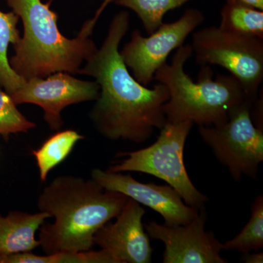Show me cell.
Here are the masks:
<instances>
[{
	"label": "cell",
	"instance_id": "obj_2",
	"mask_svg": "<svg viewBox=\"0 0 263 263\" xmlns=\"http://www.w3.org/2000/svg\"><path fill=\"white\" fill-rule=\"evenodd\" d=\"M129 200L92 179L57 176L38 197L40 212L54 218L53 223L44 222L40 228V247L46 254L90 250L95 233L116 219Z\"/></svg>",
	"mask_w": 263,
	"mask_h": 263
},
{
	"label": "cell",
	"instance_id": "obj_19",
	"mask_svg": "<svg viewBox=\"0 0 263 263\" xmlns=\"http://www.w3.org/2000/svg\"><path fill=\"white\" fill-rule=\"evenodd\" d=\"M16 106L10 95L0 89V136L3 138H8L11 134L27 133L36 127Z\"/></svg>",
	"mask_w": 263,
	"mask_h": 263
},
{
	"label": "cell",
	"instance_id": "obj_17",
	"mask_svg": "<svg viewBox=\"0 0 263 263\" xmlns=\"http://www.w3.org/2000/svg\"><path fill=\"white\" fill-rule=\"evenodd\" d=\"M263 247V197H256L251 207V217L233 239L221 243L222 250H236L241 253L258 251Z\"/></svg>",
	"mask_w": 263,
	"mask_h": 263
},
{
	"label": "cell",
	"instance_id": "obj_22",
	"mask_svg": "<svg viewBox=\"0 0 263 263\" xmlns=\"http://www.w3.org/2000/svg\"><path fill=\"white\" fill-rule=\"evenodd\" d=\"M229 1L237 2V3L249 5L257 9L263 10V0H229Z\"/></svg>",
	"mask_w": 263,
	"mask_h": 263
},
{
	"label": "cell",
	"instance_id": "obj_21",
	"mask_svg": "<svg viewBox=\"0 0 263 263\" xmlns=\"http://www.w3.org/2000/svg\"><path fill=\"white\" fill-rule=\"evenodd\" d=\"M240 260L247 263H262L263 253L262 252L253 254H250V252L245 253L242 256Z\"/></svg>",
	"mask_w": 263,
	"mask_h": 263
},
{
	"label": "cell",
	"instance_id": "obj_9",
	"mask_svg": "<svg viewBox=\"0 0 263 263\" xmlns=\"http://www.w3.org/2000/svg\"><path fill=\"white\" fill-rule=\"evenodd\" d=\"M99 94L96 81H82L67 72H57L46 78L25 80L10 98L17 105L29 103L41 107L48 127L59 131L63 126L64 109L73 104L95 101Z\"/></svg>",
	"mask_w": 263,
	"mask_h": 263
},
{
	"label": "cell",
	"instance_id": "obj_11",
	"mask_svg": "<svg viewBox=\"0 0 263 263\" xmlns=\"http://www.w3.org/2000/svg\"><path fill=\"white\" fill-rule=\"evenodd\" d=\"M91 179L104 189L120 193L138 203L150 208L163 218L168 226L188 224L196 217L199 211L189 206L180 194L170 185L142 183L131 175L95 168Z\"/></svg>",
	"mask_w": 263,
	"mask_h": 263
},
{
	"label": "cell",
	"instance_id": "obj_5",
	"mask_svg": "<svg viewBox=\"0 0 263 263\" xmlns=\"http://www.w3.org/2000/svg\"><path fill=\"white\" fill-rule=\"evenodd\" d=\"M193 124L191 122L166 123L153 144L134 152L119 153V157L125 159L107 170L114 173L152 175L176 190L189 206L197 210L203 209L209 197L192 182L183 160L185 143Z\"/></svg>",
	"mask_w": 263,
	"mask_h": 263
},
{
	"label": "cell",
	"instance_id": "obj_8",
	"mask_svg": "<svg viewBox=\"0 0 263 263\" xmlns=\"http://www.w3.org/2000/svg\"><path fill=\"white\" fill-rule=\"evenodd\" d=\"M201 10L190 8L172 23H164L157 30L143 37L135 30L120 52L123 61L140 84L148 86L157 70L166 63L170 53L177 49L188 36L203 23Z\"/></svg>",
	"mask_w": 263,
	"mask_h": 263
},
{
	"label": "cell",
	"instance_id": "obj_7",
	"mask_svg": "<svg viewBox=\"0 0 263 263\" xmlns=\"http://www.w3.org/2000/svg\"><path fill=\"white\" fill-rule=\"evenodd\" d=\"M252 106L247 102L235 108L226 122L199 127L202 141L235 181L243 176L257 179L263 162V129L252 122Z\"/></svg>",
	"mask_w": 263,
	"mask_h": 263
},
{
	"label": "cell",
	"instance_id": "obj_20",
	"mask_svg": "<svg viewBox=\"0 0 263 263\" xmlns=\"http://www.w3.org/2000/svg\"><path fill=\"white\" fill-rule=\"evenodd\" d=\"M51 263H117L104 249L80 252H61L50 254Z\"/></svg>",
	"mask_w": 263,
	"mask_h": 263
},
{
	"label": "cell",
	"instance_id": "obj_12",
	"mask_svg": "<svg viewBox=\"0 0 263 263\" xmlns=\"http://www.w3.org/2000/svg\"><path fill=\"white\" fill-rule=\"evenodd\" d=\"M145 213L141 204L129 198L116 221L95 233V245L107 251L117 263H150L153 249L142 221Z\"/></svg>",
	"mask_w": 263,
	"mask_h": 263
},
{
	"label": "cell",
	"instance_id": "obj_13",
	"mask_svg": "<svg viewBox=\"0 0 263 263\" xmlns=\"http://www.w3.org/2000/svg\"><path fill=\"white\" fill-rule=\"evenodd\" d=\"M51 216L46 212H10L0 214V254L32 252L40 247L35 233Z\"/></svg>",
	"mask_w": 263,
	"mask_h": 263
},
{
	"label": "cell",
	"instance_id": "obj_15",
	"mask_svg": "<svg viewBox=\"0 0 263 263\" xmlns=\"http://www.w3.org/2000/svg\"><path fill=\"white\" fill-rule=\"evenodd\" d=\"M219 27L228 32L263 39V10L226 0L220 12Z\"/></svg>",
	"mask_w": 263,
	"mask_h": 263
},
{
	"label": "cell",
	"instance_id": "obj_18",
	"mask_svg": "<svg viewBox=\"0 0 263 263\" xmlns=\"http://www.w3.org/2000/svg\"><path fill=\"white\" fill-rule=\"evenodd\" d=\"M193 0H117V5L134 11L148 34L163 24L164 15Z\"/></svg>",
	"mask_w": 263,
	"mask_h": 263
},
{
	"label": "cell",
	"instance_id": "obj_4",
	"mask_svg": "<svg viewBox=\"0 0 263 263\" xmlns=\"http://www.w3.org/2000/svg\"><path fill=\"white\" fill-rule=\"evenodd\" d=\"M193 55L191 45H183L177 48L171 63L166 62L154 76V80L168 90L169 99L163 105L167 122L219 125L242 104H252L233 76L218 75L213 80L210 65L201 66L198 79L194 82L184 71L185 63Z\"/></svg>",
	"mask_w": 263,
	"mask_h": 263
},
{
	"label": "cell",
	"instance_id": "obj_23",
	"mask_svg": "<svg viewBox=\"0 0 263 263\" xmlns=\"http://www.w3.org/2000/svg\"><path fill=\"white\" fill-rule=\"evenodd\" d=\"M103 1L104 3L102 5V7H103V8H105L109 3H112V2H116L117 0H103Z\"/></svg>",
	"mask_w": 263,
	"mask_h": 263
},
{
	"label": "cell",
	"instance_id": "obj_14",
	"mask_svg": "<svg viewBox=\"0 0 263 263\" xmlns=\"http://www.w3.org/2000/svg\"><path fill=\"white\" fill-rule=\"evenodd\" d=\"M18 19L13 11L5 13L0 10V86L10 96L14 94L25 81L13 70L8 57L9 45L14 46L21 37L17 29Z\"/></svg>",
	"mask_w": 263,
	"mask_h": 263
},
{
	"label": "cell",
	"instance_id": "obj_1",
	"mask_svg": "<svg viewBox=\"0 0 263 263\" xmlns=\"http://www.w3.org/2000/svg\"><path fill=\"white\" fill-rule=\"evenodd\" d=\"M129 27L127 11L114 15L101 47L85 62L79 74L94 78L100 86L89 112L97 132L110 141L141 143L167 123L163 105L169 92L161 83L149 89L131 75L119 52Z\"/></svg>",
	"mask_w": 263,
	"mask_h": 263
},
{
	"label": "cell",
	"instance_id": "obj_16",
	"mask_svg": "<svg viewBox=\"0 0 263 263\" xmlns=\"http://www.w3.org/2000/svg\"><path fill=\"white\" fill-rule=\"evenodd\" d=\"M84 138V136L72 129L59 132L50 137L38 149L32 151L41 181H46L50 171L63 162L76 143Z\"/></svg>",
	"mask_w": 263,
	"mask_h": 263
},
{
	"label": "cell",
	"instance_id": "obj_3",
	"mask_svg": "<svg viewBox=\"0 0 263 263\" xmlns=\"http://www.w3.org/2000/svg\"><path fill=\"white\" fill-rule=\"evenodd\" d=\"M23 24L24 34L14 45L9 60L13 70L25 80L46 78L57 72L79 74L98 49L91 38L102 12L85 22L75 38L66 37L57 26L58 15L51 10V2L42 0H5Z\"/></svg>",
	"mask_w": 263,
	"mask_h": 263
},
{
	"label": "cell",
	"instance_id": "obj_6",
	"mask_svg": "<svg viewBox=\"0 0 263 263\" xmlns=\"http://www.w3.org/2000/svg\"><path fill=\"white\" fill-rule=\"evenodd\" d=\"M193 53L200 66L219 65L241 84L253 104L263 81V39L205 27L193 35Z\"/></svg>",
	"mask_w": 263,
	"mask_h": 263
},
{
	"label": "cell",
	"instance_id": "obj_10",
	"mask_svg": "<svg viewBox=\"0 0 263 263\" xmlns=\"http://www.w3.org/2000/svg\"><path fill=\"white\" fill-rule=\"evenodd\" d=\"M205 208L188 224L168 226L149 221L143 224L148 237L164 245L163 263H226L221 256V243L205 229Z\"/></svg>",
	"mask_w": 263,
	"mask_h": 263
}]
</instances>
